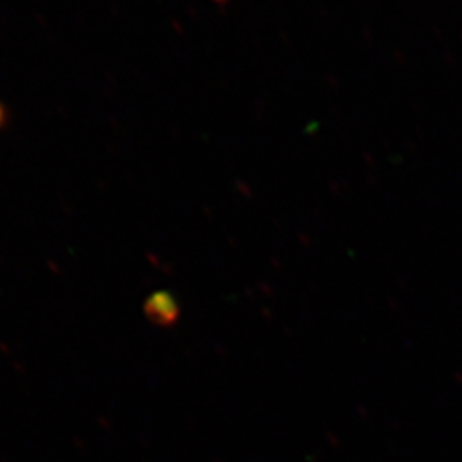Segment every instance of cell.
<instances>
[{
	"label": "cell",
	"instance_id": "cell-1",
	"mask_svg": "<svg viewBox=\"0 0 462 462\" xmlns=\"http://www.w3.org/2000/svg\"><path fill=\"white\" fill-rule=\"evenodd\" d=\"M146 314L151 320L158 322L160 326H170L179 317V307L173 298L162 291L149 298Z\"/></svg>",
	"mask_w": 462,
	"mask_h": 462
}]
</instances>
